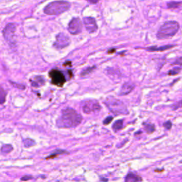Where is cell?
<instances>
[{
  "label": "cell",
  "mask_w": 182,
  "mask_h": 182,
  "mask_svg": "<svg viewBox=\"0 0 182 182\" xmlns=\"http://www.w3.org/2000/svg\"><path fill=\"white\" fill-rule=\"evenodd\" d=\"M82 117L77 111L70 107L63 109L56 122L59 128H73L80 125Z\"/></svg>",
  "instance_id": "6da1fadb"
},
{
  "label": "cell",
  "mask_w": 182,
  "mask_h": 182,
  "mask_svg": "<svg viewBox=\"0 0 182 182\" xmlns=\"http://www.w3.org/2000/svg\"><path fill=\"white\" fill-rule=\"evenodd\" d=\"M179 30V24L176 21H169L160 26L157 33L158 39H167L173 37Z\"/></svg>",
  "instance_id": "7a4b0ae2"
},
{
  "label": "cell",
  "mask_w": 182,
  "mask_h": 182,
  "mask_svg": "<svg viewBox=\"0 0 182 182\" xmlns=\"http://www.w3.org/2000/svg\"><path fill=\"white\" fill-rule=\"evenodd\" d=\"M70 7V4L64 0H58L49 3L43 11L47 15H59L68 10Z\"/></svg>",
  "instance_id": "3957f363"
},
{
  "label": "cell",
  "mask_w": 182,
  "mask_h": 182,
  "mask_svg": "<svg viewBox=\"0 0 182 182\" xmlns=\"http://www.w3.org/2000/svg\"><path fill=\"white\" fill-rule=\"evenodd\" d=\"M105 104L111 112L115 115H128V110L126 105L122 101L117 98L109 96L105 100Z\"/></svg>",
  "instance_id": "277c9868"
},
{
  "label": "cell",
  "mask_w": 182,
  "mask_h": 182,
  "mask_svg": "<svg viewBox=\"0 0 182 182\" xmlns=\"http://www.w3.org/2000/svg\"><path fill=\"white\" fill-rule=\"evenodd\" d=\"M16 28L17 26L14 24L9 23L4 27L3 30V35H4V38L11 46H14L15 45L14 36H15Z\"/></svg>",
  "instance_id": "5b68a950"
},
{
  "label": "cell",
  "mask_w": 182,
  "mask_h": 182,
  "mask_svg": "<svg viewBox=\"0 0 182 182\" xmlns=\"http://www.w3.org/2000/svg\"><path fill=\"white\" fill-rule=\"evenodd\" d=\"M83 111L86 114L96 113L101 109V106L97 100H87L83 103L82 106Z\"/></svg>",
  "instance_id": "8992f818"
},
{
  "label": "cell",
  "mask_w": 182,
  "mask_h": 182,
  "mask_svg": "<svg viewBox=\"0 0 182 182\" xmlns=\"http://www.w3.org/2000/svg\"><path fill=\"white\" fill-rule=\"evenodd\" d=\"M70 38L63 33H60L56 36V41L54 43V46L57 49H62L66 48L70 44Z\"/></svg>",
  "instance_id": "52a82bcc"
},
{
  "label": "cell",
  "mask_w": 182,
  "mask_h": 182,
  "mask_svg": "<svg viewBox=\"0 0 182 182\" xmlns=\"http://www.w3.org/2000/svg\"><path fill=\"white\" fill-rule=\"evenodd\" d=\"M49 75L51 78V82L54 85L62 86L66 82L65 76L59 70H52L49 73Z\"/></svg>",
  "instance_id": "ba28073f"
},
{
  "label": "cell",
  "mask_w": 182,
  "mask_h": 182,
  "mask_svg": "<svg viewBox=\"0 0 182 182\" xmlns=\"http://www.w3.org/2000/svg\"><path fill=\"white\" fill-rule=\"evenodd\" d=\"M82 28H83V24L80 19L79 18H73L69 23L68 29L70 33L76 35L82 31Z\"/></svg>",
  "instance_id": "9c48e42d"
},
{
  "label": "cell",
  "mask_w": 182,
  "mask_h": 182,
  "mask_svg": "<svg viewBox=\"0 0 182 182\" xmlns=\"http://www.w3.org/2000/svg\"><path fill=\"white\" fill-rule=\"evenodd\" d=\"M83 24L86 29V30L89 32L90 33H95L98 30V25L96 23V19L93 17H86L83 19Z\"/></svg>",
  "instance_id": "30bf717a"
},
{
  "label": "cell",
  "mask_w": 182,
  "mask_h": 182,
  "mask_svg": "<svg viewBox=\"0 0 182 182\" xmlns=\"http://www.w3.org/2000/svg\"><path fill=\"white\" fill-rule=\"evenodd\" d=\"M135 88V85L131 83H125V84L122 85L121 89L120 91V96H126L129 93H131Z\"/></svg>",
  "instance_id": "8fae6325"
},
{
  "label": "cell",
  "mask_w": 182,
  "mask_h": 182,
  "mask_svg": "<svg viewBox=\"0 0 182 182\" xmlns=\"http://www.w3.org/2000/svg\"><path fill=\"white\" fill-rule=\"evenodd\" d=\"M31 85L35 88H39L43 86L45 83V80L42 76H35L31 80Z\"/></svg>",
  "instance_id": "7c38bea8"
},
{
  "label": "cell",
  "mask_w": 182,
  "mask_h": 182,
  "mask_svg": "<svg viewBox=\"0 0 182 182\" xmlns=\"http://www.w3.org/2000/svg\"><path fill=\"white\" fill-rule=\"evenodd\" d=\"M141 181V177L135 174H129L125 177V182H139Z\"/></svg>",
  "instance_id": "4fadbf2b"
},
{
  "label": "cell",
  "mask_w": 182,
  "mask_h": 182,
  "mask_svg": "<svg viewBox=\"0 0 182 182\" xmlns=\"http://www.w3.org/2000/svg\"><path fill=\"white\" fill-rule=\"evenodd\" d=\"M174 45H165V46H160V47H156V46H153V47L149 48L147 49L148 51H163L165 50H168L172 49V48L174 47Z\"/></svg>",
  "instance_id": "5bb4252c"
},
{
  "label": "cell",
  "mask_w": 182,
  "mask_h": 182,
  "mask_svg": "<svg viewBox=\"0 0 182 182\" xmlns=\"http://www.w3.org/2000/svg\"><path fill=\"white\" fill-rule=\"evenodd\" d=\"M122 126H123V121L122 120H119L115 121L112 125V130L117 132L120 131V130L122 128Z\"/></svg>",
  "instance_id": "9a60e30c"
},
{
  "label": "cell",
  "mask_w": 182,
  "mask_h": 182,
  "mask_svg": "<svg viewBox=\"0 0 182 182\" xmlns=\"http://www.w3.org/2000/svg\"><path fill=\"white\" fill-rule=\"evenodd\" d=\"M13 150V146L12 144H4L1 148V152L3 154H7Z\"/></svg>",
  "instance_id": "2e32d148"
},
{
  "label": "cell",
  "mask_w": 182,
  "mask_h": 182,
  "mask_svg": "<svg viewBox=\"0 0 182 182\" xmlns=\"http://www.w3.org/2000/svg\"><path fill=\"white\" fill-rule=\"evenodd\" d=\"M23 143L25 147L29 148V147H31V146H34V144H36V142L32 139L26 138V139H24L23 140Z\"/></svg>",
  "instance_id": "e0dca14e"
},
{
  "label": "cell",
  "mask_w": 182,
  "mask_h": 182,
  "mask_svg": "<svg viewBox=\"0 0 182 182\" xmlns=\"http://www.w3.org/2000/svg\"><path fill=\"white\" fill-rule=\"evenodd\" d=\"M64 153H66V150H63V149H56L55 150L51 155L49 156V157H47V159H49V158H54L57 157V156L60 155V154H64Z\"/></svg>",
  "instance_id": "ac0fdd59"
},
{
  "label": "cell",
  "mask_w": 182,
  "mask_h": 182,
  "mask_svg": "<svg viewBox=\"0 0 182 182\" xmlns=\"http://www.w3.org/2000/svg\"><path fill=\"white\" fill-rule=\"evenodd\" d=\"M6 100V92L0 86V104H3Z\"/></svg>",
  "instance_id": "d6986e66"
},
{
  "label": "cell",
  "mask_w": 182,
  "mask_h": 182,
  "mask_svg": "<svg viewBox=\"0 0 182 182\" xmlns=\"http://www.w3.org/2000/svg\"><path fill=\"white\" fill-rule=\"evenodd\" d=\"M116 73H117L116 70H114L112 68L109 69V71H107V75L109 76V78L113 79V80L114 79H117V78H120V76H118L117 74L116 75Z\"/></svg>",
  "instance_id": "ffe728a7"
},
{
  "label": "cell",
  "mask_w": 182,
  "mask_h": 182,
  "mask_svg": "<svg viewBox=\"0 0 182 182\" xmlns=\"http://www.w3.org/2000/svg\"><path fill=\"white\" fill-rule=\"evenodd\" d=\"M144 129H145V131L147 133H152L155 130L154 125H152V124H146L145 125V128Z\"/></svg>",
  "instance_id": "44dd1931"
},
{
  "label": "cell",
  "mask_w": 182,
  "mask_h": 182,
  "mask_svg": "<svg viewBox=\"0 0 182 182\" xmlns=\"http://www.w3.org/2000/svg\"><path fill=\"white\" fill-rule=\"evenodd\" d=\"M93 69H95V67L88 68L85 69V70L81 73V75L82 76H85V75H88V74H90L92 71H93Z\"/></svg>",
  "instance_id": "7402d4cb"
},
{
  "label": "cell",
  "mask_w": 182,
  "mask_h": 182,
  "mask_svg": "<svg viewBox=\"0 0 182 182\" xmlns=\"http://www.w3.org/2000/svg\"><path fill=\"white\" fill-rule=\"evenodd\" d=\"M180 70H181V68L180 67L174 68L173 69H172V70H169V75H176V74H178L179 73Z\"/></svg>",
  "instance_id": "603a6c76"
},
{
  "label": "cell",
  "mask_w": 182,
  "mask_h": 182,
  "mask_svg": "<svg viewBox=\"0 0 182 182\" xmlns=\"http://www.w3.org/2000/svg\"><path fill=\"white\" fill-rule=\"evenodd\" d=\"M181 107H182V100H180L179 101V102L176 103H174L172 105V109H174V110H176V109L181 108Z\"/></svg>",
  "instance_id": "cb8c5ba5"
},
{
  "label": "cell",
  "mask_w": 182,
  "mask_h": 182,
  "mask_svg": "<svg viewBox=\"0 0 182 182\" xmlns=\"http://www.w3.org/2000/svg\"><path fill=\"white\" fill-rule=\"evenodd\" d=\"M112 119H113V117H111V116H108L103 121V124L104 125H108L109 122H111V121H112Z\"/></svg>",
  "instance_id": "d4e9b609"
},
{
  "label": "cell",
  "mask_w": 182,
  "mask_h": 182,
  "mask_svg": "<svg viewBox=\"0 0 182 182\" xmlns=\"http://www.w3.org/2000/svg\"><path fill=\"white\" fill-rule=\"evenodd\" d=\"M31 179H32V176H29V175H26V176L21 178V180H22V181H29V180H31Z\"/></svg>",
  "instance_id": "484cf974"
},
{
  "label": "cell",
  "mask_w": 182,
  "mask_h": 182,
  "mask_svg": "<svg viewBox=\"0 0 182 182\" xmlns=\"http://www.w3.org/2000/svg\"><path fill=\"white\" fill-rule=\"evenodd\" d=\"M172 122H171L170 121L166 122L164 124V128H165L166 129H168V130H169V129H171V128H172Z\"/></svg>",
  "instance_id": "4316f807"
},
{
  "label": "cell",
  "mask_w": 182,
  "mask_h": 182,
  "mask_svg": "<svg viewBox=\"0 0 182 182\" xmlns=\"http://www.w3.org/2000/svg\"><path fill=\"white\" fill-rule=\"evenodd\" d=\"M174 64H176V65H180L181 66L182 65V57L180 58V59H177V60L175 61L174 63Z\"/></svg>",
  "instance_id": "83f0119b"
},
{
  "label": "cell",
  "mask_w": 182,
  "mask_h": 182,
  "mask_svg": "<svg viewBox=\"0 0 182 182\" xmlns=\"http://www.w3.org/2000/svg\"><path fill=\"white\" fill-rule=\"evenodd\" d=\"M87 1H88V2L91 3V4H97L100 0H87Z\"/></svg>",
  "instance_id": "f1b7e54d"
}]
</instances>
